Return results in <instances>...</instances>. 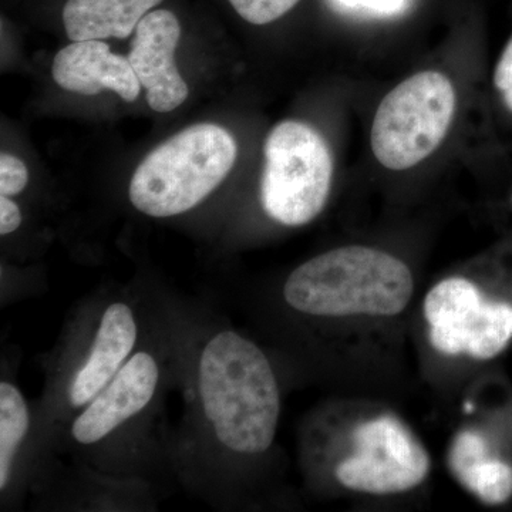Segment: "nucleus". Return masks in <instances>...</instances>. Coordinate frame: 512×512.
Returning <instances> with one entry per match:
<instances>
[{
  "mask_svg": "<svg viewBox=\"0 0 512 512\" xmlns=\"http://www.w3.org/2000/svg\"><path fill=\"white\" fill-rule=\"evenodd\" d=\"M180 37L177 16L160 9L141 19L131 42L128 60L146 89L148 106L157 113H170L188 97L187 83L174 63Z\"/></svg>",
  "mask_w": 512,
  "mask_h": 512,
  "instance_id": "obj_8",
  "label": "nucleus"
},
{
  "mask_svg": "<svg viewBox=\"0 0 512 512\" xmlns=\"http://www.w3.org/2000/svg\"><path fill=\"white\" fill-rule=\"evenodd\" d=\"M205 417L222 446L256 456L274 443L281 393L271 362L252 340L224 330L208 340L198 366Z\"/></svg>",
  "mask_w": 512,
  "mask_h": 512,
  "instance_id": "obj_1",
  "label": "nucleus"
},
{
  "mask_svg": "<svg viewBox=\"0 0 512 512\" xmlns=\"http://www.w3.org/2000/svg\"><path fill=\"white\" fill-rule=\"evenodd\" d=\"M340 12L367 18H394L409 9L412 0H330Z\"/></svg>",
  "mask_w": 512,
  "mask_h": 512,
  "instance_id": "obj_16",
  "label": "nucleus"
},
{
  "mask_svg": "<svg viewBox=\"0 0 512 512\" xmlns=\"http://www.w3.org/2000/svg\"><path fill=\"white\" fill-rule=\"evenodd\" d=\"M261 200L272 220L302 227L328 202L333 160L328 143L301 121H282L265 141Z\"/></svg>",
  "mask_w": 512,
  "mask_h": 512,
  "instance_id": "obj_4",
  "label": "nucleus"
},
{
  "mask_svg": "<svg viewBox=\"0 0 512 512\" xmlns=\"http://www.w3.org/2000/svg\"><path fill=\"white\" fill-rule=\"evenodd\" d=\"M163 0H67L63 23L72 42L127 39Z\"/></svg>",
  "mask_w": 512,
  "mask_h": 512,
  "instance_id": "obj_13",
  "label": "nucleus"
},
{
  "mask_svg": "<svg viewBox=\"0 0 512 512\" xmlns=\"http://www.w3.org/2000/svg\"><path fill=\"white\" fill-rule=\"evenodd\" d=\"M52 74L67 92L94 96L113 90L127 103L140 96L141 84L128 57L111 52L103 40L73 42L57 53Z\"/></svg>",
  "mask_w": 512,
  "mask_h": 512,
  "instance_id": "obj_10",
  "label": "nucleus"
},
{
  "mask_svg": "<svg viewBox=\"0 0 512 512\" xmlns=\"http://www.w3.org/2000/svg\"><path fill=\"white\" fill-rule=\"evenodd\" d=\"M237 141L217 124H195L154 148L134 171L128 195L138 211L170 218L197 207L237 161Z\"/></svg>",
  "mask_w": 512,
  "mask_h": 512,
  "instance_id": "obj_3",
  "label": "nucleus"
},
{
  "mask_svg": "<svg viewBox=\"0 0 512 512\" xmlns=\"http://www.w3.org/2000/svg\"><path fill=\"white\" fill-rule=\"evenodd\" d=\"M413 292V274L402 259L360 245L309 259L284 286L285 301L292 309L318 318L399 315Z\"/></svg>",
  "mask_w": 512,
  "mask_h": 512,
  "instance_id": "obj_2",
  "label": "nucleus"
},
{
  "mask_svg": "<svg viewBox=\"0 0 512 512\" xmlns=\"http://www.w3.org/2000/svg\"><path fill=\"white\" fill-rule=\"evenodd\" d=\"M353 451L336 468L339 483L356 493L402 494L419 487L431 470L429 451L393 416L363 421L353 431Z\"/></svg>",
  "mask_w": 512,
  "mask_h": 512,
  "instance_id": "obj_7",
  "label": "nucleus"
},
{
  "mask_svg": "<svg viewBox=\"0 0 512 512\" xmlns=\"http://www.w3.org/2000/svg\"><path fill=\"white\" fill-rule=\"evenodd\" d=\"M29 430L25 397L12 383H0V490L8 487L20 444Z\"/></svg>",
  "mask_w": 512,
  "mask_h": 512,
  "instance_id": "obj_14",
  "label": "nucleus"
},
{
  "mask_svg": "<svg viewBox=\"0 0 512 512\" xmlns=\"http://www.w3.org/2000/svg\"><path fill=\"white\" fill-rule=\"evenodd\" d=\"M495 87L503 94L505 104L512 111V39L505 47L494 74Z\"/></svg>",
  "mask_w": 512,
  "mask_h": 512,
  "instance_id": "obj_18",
  "label": "nucleus"
},
{
  "mask_svg": "<svg viewBox=\"0 0 512 512\" xmlns=\"http://www.w3.org/2000/svg\"><path fill=\"white\" fill-rule=\"evenodd\" d=\"M456 111V90L440 72H421L394 87L380 103L370 144L383 167L409 170L446 138Z\"/></svg>",
  "mask_w": 512,
  "mask_h": 512,
  "instance_id": "obj_5",
  "label": "nucleus"
},
{
  "mask_svg": "<svg viewBox=\"0 0 512 512\" xmlns=\"http://www.w3.org/2000/svg\"><path fill=\"white\" fill-rule=\"evenodd\" d=\"M22 224V212L15 201L6 195H0V234H12Z\"/></svg>",
  "mask_w": 512,
  "mask_h": 512,
  "instance_id": "obj_19",
  "label": "nucleus"
},
{
  "mask_svg": "<svg viewBox=\"0 0 512 512\" xmlns=\"http://www.w3.org/2000/svg\"><path fill=\"white\" fill-rule=\"evenodd\" d=\"M137 342V323L126 303L116 302L103 313L86 362L70 384V403L86 406L126 365Z\"/></svg>",
  "mask_w": 512,
  "mask_h": 512,
  "instance_id": "obj_11",
  "label": "nucleus"
},
{
  "mask_svg": "<svg viewBox=\"0 0 512 512\" xmlns=\"http://www.w3.org/2000/svg\"><path fill=\"white\" fill-rule=\"evenodd\" d=\"M158 379L160 369L156 357L148 352L131 356L74 421L73 439L89 446L119 429L121 424L146 409L156 394Z\"/></svg>",
  "mask_w": 512,
  "mask_h": 512,
  "instance_id": "obj_9",
  "label": "nucleus"
},
{
  "mask_svg": "<svg viewBox=\"0 0 512 512\" xmlns=\"http://www.w3.org/2000/svg\"><path fill=\"white\" fill-rule=\"evenodd\" d=\"M431 345L443 355L493 359L512 340V305L487 298L466 278H447L423 305Z\"/></svg>",
  "mask_w": 512,
  "mask_h": 512,
  "instance_id": "obj_6",
  "label": "nucleus"
},
{
  "mask_svg": "<svg viewBox=\"0 0 512 512\" xmlns=\"http://www.w3.org/2000/svg\"><path fill=\"white\" fill-rule=\"evenodd\" d=\"M451 473L471 494L487 505H501L512 497V467L491 457L480 433L463 430L451 441L448 451Z\"/></svg>",
  "mask_w": 512,
  "mask_h": 512,
  "instance_id": "obj_12",
  "label": "nucleus"
},
{
  "mask_svg": "<svg viewBox=\"0 0 512 512\" xmlns=\"http://www.w3.org/2000/svg\"><path fill=\"white\" fill-rule=\"evenodd\" d=\"M29 183V171L25 163L12 154L0 156V195L15 197Z\"/></svg>",
  "mask_w": 512,
  "mask_h": 512,
  "instance_id": "obj_17",
  "label": "nucleus"
},
{
  "mask_svg": "<svg viewBox=\"0 0 512 512\" xmlns=\"http://www.w3.org/2000/svg\"><path fill=\"white\" fill-rule=\"evenodd\" d=\"M239 16L252 25H268L282 18L299 0H229Z\"/></svg>",
  "mask_w": 512,
  "mask_h": 512,
  "instance_id": "obj_15",
  "label": "nucleus"
}]
</instances>
